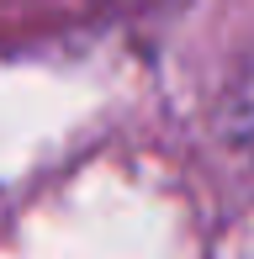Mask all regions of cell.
Here are the masks:
<instances>
[{
  "label": "cell",
  "mask_w": 254,
  "mask_h": 259,
  "mask_svg": "<svg viewBox=\"0 0 254 259\" xmlns=\"http://www.w3.org/2000/svg\"><path fill=\"white\" fill-rule=\"evenodd\" d=\"M238 116H244V143H249V154H254V79H249L244 101H238Z\"/></svg>",
  "instance_id": "1"
}]
</instances>
